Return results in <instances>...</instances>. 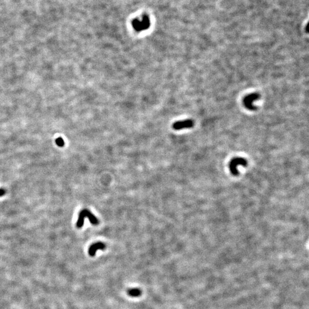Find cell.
I'll return each instance as SVG.
<instances>
[{"instance_id": "cell-1", "label": "cell", "mask_w": 309, "mask_h": 309, "mask_svg": "<svg viewBox=\"0 0 309 309\" xmlns=\"http://www.w3.org/2000/svg\"><path fill=\"white\" fill-rule=\"evenodd\" d=\"M86 217H87L89 219V221L92 224H94V225L98 224L99 221L96 218V216L94 215H93L89 210L85 209V210H82L79 214V219L76 224L77 227L78 228H81L83 227L84 224V219Z\"/></svg>"}, {"instance_id": "cell-2", "label": "cell", "mask_w": 309, "mask_h": 309, "mask_svg": "<svg viewBox=\"0 0 309 309\" xmlns=\"http://www.w3.org/2000/svg\"><path fill=\"white\" fill-rule=\"evenodd\" d=\"M260 95L258 93H252L244 97L243 100L244 106L250 111H255L256 107L253 105V102L259 99Z\"/></svg>"}, {"instance_id": "cell-3", "label": "cell", "mask_w": 309, "mask_h": 309, "mask_svg": "<svg viewBox=\"0 0 309 309\" xmlns=\"http://www.w3.org/2000/svg\"><path fill=\"white\" fill-rule=\"evenodd\" d=\"M247 164V160L242 158H234L230 163V170L231 172L234 175H238V171L237 170V166L238 165H242L246 166Z\"/></svg>"}, {"instance_id": "cell-4", "label": "cell", "mask_w": 309, "mask_h": 309, "mask_svg": "<svg viewBox=\"0 0 309 309\" xmlns=\"http://www.w3.org/2000/svg\"><path fill=\"white\" fill-rule=\"evenodd\" d=\"M194 125V121L191 119L179 121L173 124V128L175 130H180L185 128H191Z\"/></svg>"}, {"instance_id": "cell-5", "label": "cell", "mask_w": 309, "mask_h": 309, "mask_svg": "<svg viewBox=\"0 0 309 309\" xmlns=\"http://www.w3.org/2000/svg\"><path fill=\"white\" fill-rule=\"evenodd\" d=\"M106 248V246L104 243L101 242H97L93 244L91 246L88 250V254L91 256H94L96 251L98 250H104Z\"/></svg>"}, {"instance_id": "cell-6", "label": "cell", "mask_w": 309, "mask_h": 309, "mask_svg": "<svg viewBox=\"0 0 309 309\" xmlns=\"http://www.w3.org/2000/svg\"><path fill=\"white\" fill-rule=\"evenodd\" d=\"M128 294L129 296L132 297H138L141 295V291L137 288H131L128 290Z\"/></svg>"}, {"instance_id": "cell-7", "label": "cell", "mask_w": 309, "mask_h": 309, "mask_svg": "<svg viewBox=\"0 0 309 309\" xmlns=\"http://www.w3.org/2000/svg\"><path fill=\"white\" fill-rule=\"evenodd\" d=\"M56 143L59 147H63L64 145V141L63 139L61 137H59L56 140Z\"/></svg>"}, {"instance_id": "cell-8", "label": "cell", "mask_w": 309, "mask_h": 309, "mask_svg": "<svg viewBox=\"0 0 309 309\" xmlns=\"http://www.w3.org/2000/svg\"><path fill=\"white\" fill-rule=\"evenodd\" d=\"M5 191L4 189H0V196H2L5 194Z\"/></svg>"}]
</instances>
